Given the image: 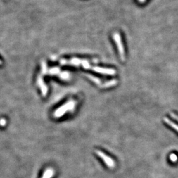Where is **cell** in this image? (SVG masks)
<instances>
[{
	"label": "cell",
	"mask_w": 178,
	"mask_h": 178,
	"mask_svg": "<svg viewBox=\"0 0 178 178\" xmlns=\"http://www.w3.org/2000/svg\"><path fill=\"white\" fill-rule=\"evenodd\" d=\"M113 38H114L115 42L117 46V48L118 49V51L120 53V58L122 59V60L124 61H125V50L124 48H123V43L122 41V38L120 34L118 32H115L113 34Z\"/></svg>",
	"instance_id": "2"
},
{
	"label": "cell",
	"mask_w": 178,
	"mask_h": 178,
	"mask_svg": "<svg viewBox=\"0 0 178 178\" xmlns=\"http://www.w3.org/2000/svg\"><path fill=\"white\" fill-rule=\"evenodd\" d=\"M59 71H59V69L56 68L51 69V70H50V73L51 74H57V73H58Z\"/></svg>",
	"instance_id": "12"
},
{
	"label": "cell",
	"mask_w": 178,
	"mask_h": 178,
	"mask_svg": "<svg viewBox=\"0 0 178 178\" xmlns=\"http://www.w3.org/2000/svg\"><path fill=\"white\" fill-rule=\"evenodd\" d=\"M170 115H171L173 118L175 119V120L178 121V115H177L175 114L174 113H170Z\"/></svg>",
	"instance_id": "13"
},
{
	"label": "cell",
	"mask_w": 178,
	"mask_h": 178,
	"mask_svg": "<svg viewBox=\"0 0 178 178\" xmlns=\"http://www.w3.org/2000/svg\"><path fill=\"white\" fill-rule=\"evenodd\" d=\"M95 153H96V154L100 158L102 159V160L104 162V163L107 165L108 167H110V168H113V167H115V162L113 161L110 156H107L106 154H104L103 152L98 150L95 151Z\"/></svg>",
	"instance_id": "3"
},
{
	"label": "cell",
	"mask_w": 178,
	"mask_h": 178,
	"mask_svg": "<svg viewBox=\"0 0 178 178\" xmlns=\"http://www.w3.org/2000/svg\"><path fill=\"white\" fill-rule=\"evenodd\" d=\"M164 121L167 123V125H169L170 126V127H172V128H174L175 131H177V132H178V125L175 124V123L172 122V121L170 120V119L167 118V117H164Z\"/></svg>",
	"instance_id": "6"
},
{
	"label": "cell",
	"mask_w": 178,
	"mask_h": 178,
	"mask_svg": "<svg viewBox=\"0 0 178 178\" xmlns=\"http://www.w3.org/2000/svg\"><path fill=\"white\" fill-rule=\"evenodd\" d=\"M75 106V101L70 100V101L67 102L66 104L63 105L61 107L59 108L56 111L55 113H54V116L56 117H60L65 114L67 112H68V111L73 110Z\"/></svg>",
	"instance_id": "1"
},
{
	"label": "cell",
	"mask_w": 178,
	"mask_h": 178,
	"mask_svg": "<svg viewBox=\"0 0 178 178\" xmlns=\"http://www.w3.org/2000/svg\"><path fill=\"white\" fill-rule=\"evenodd\" d=\"M92 69L94 71L97 72V73H100L102 74H106V75H113L116 73L115 70L113 69H107V68H99V67H94L92 68Z\"/></svg>",
	"instance_id": "4"
},
{
	"label": "cell",
	"mask_w": 178,
	"mask_h": 178,
	"mask_svg": "<svg viewBox=\"0 0 178 178\" xmlns=\"http://www.w3.org/2000/svg\"><path fill=\"white\" fill-rule=\"evenodd\" d=\"M88 77H89L91 80H92V81L94 82L95 83H96L97 84H100V82L101 81H100V80L99 79L96 78V77H94V76H92L91 75H88Z\"/></svg>",
	"instance_id": "9"
},
{
	"label": "cell",
	"mask_w": 178,
	"mask_h": 178,
	"mask_svg": "<svg viewBox=\"0 0 178 178\" xmlns=\"http://www.w3.org/2000/svg\"><path fill=\"white\" fill-rule=\"evenodd\" d=\"M38 82H39L40 87H41V90H42L43 95H44V96H46V93H47V88H46V85L43 82V81L42 79H40L39 81H38Z\"/></svg>",
	"instance_id": "7"
},
{
	"label": "cell",
	"mask_w": 178,
	"mask_h": 178,
	"mask_svg": "<svg viewBox=\"0 0 178 178\" xmlns=\"http://www.w3.org/2000/svg\"><path fill=\"white\" fill-rule=\"evenodd\" d=\"M170 160L173 162H175L177 160V156L175 154H171L170 156Z\"/></svg>",
	"instance_id": "11"
},
{
	"label": "cell",
	"mask_w": 178,
	"mask_h": 178,
	"mask_svg": "<svg viewBox=\"0 0 178 178\" xmlns=\"http://www.w3.org/2000/svg\"><path fill=\"white\" fill-rule=\"evenodd\" d=\"M116 83H117V81L116 80H112V81H110L109 82H107L106 83H105L104 85H103V87H110L112 86H113V85H115Z\"/></svg>",
	"instance_id": "8"
},
{
	"label": "cell",
	"mask_w": 178,
	"mask_h": 178,
	"mask_svg": "<svg viewBox=\"0 0 178 178\" xmlns=\"http://www.w3.org/2000/svg\"><path fill=\"white\" fill-rule=\"evenodd\" d=\"M54 174V171L53 169L51 168H48L44 173L42 178H51L53 177Z\"/></svg>",
	"instance_id": "5"
},
{
	"label": "cell",
	"mask_w": 178,
	"mask_h": 178,
	"mask_svg": "<svg viewBox=\"0 0 178 178\" xmlns=\"http://www.w3.org/2000/svg\"><path fill=\"white\" fill-rule=\"evenodd\" d=\"M59 76H60L61 79H63L64 80H67L69 78V74L68 73V72H62V73H61Z\"/></svg>",
	"instance_id": "10"
}]
</instances>
